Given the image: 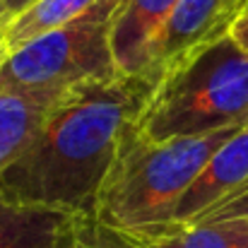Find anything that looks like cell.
<instances>
[{
  "label": "cell",
  "instance_id": "cell-14",
  "mask_svg": "<svg viewBox=\"0 0 248 248\" xmlns=\"http://www.w3.org/2000/svg\"><path fill=\"white\" fill-rule=\"evenodd\" d=\"M248 10V0H227V7H224V22H227V29L232 31L234 22Z\"/></svg>",
  "mask_w": 248,
  "mask_h": 248
},
{
  "label": "cell",
  "instance_id": "cell-19",
  "mask_svg": "<svg viewBox=\"0 0 248 248\" xmlns=\"http://www.w3.org/2000/svg\"><path fill=\"white\" fill-rule=\"evenodd\" d=\"M133 246H135V244H133ZM135 248H140V246H135Z\"/></svg>",
  "mask_w": 248,
  "mask_h": 248
},
{
  "label": "cell",
  "instance_id": "cell-13",
  "mask_svg": "<svg viewBox=\"0 0 248 248\" xmlns=\"http://www.w3.org/2000/svg\"><path fill=\"white\" fill-rule=\"evenodd\" d=\"M207 219H246L248 222V188L241 190L236 198H232V200L217 205L215 210H210L207 215H202L198 222H207Z\"/></svg>",
  "mask_w": 248,
  "mask_h": 248
},
{
  "label": "cell",
  "instance_id": "cell-5",
  "mask_svg": "<svg viewBox=\"0 0 248 248\" xmlns=\"http://www.w3.org/2000/svg\"><path fill=\"white\" fill-rule=\"evenodd\" d=\"M181 0H121L111 22V51L121 75L155 80L159 39Z\"/></svg>",
  "mask_w": 248,
  "mask_h": 248
},
{
  "label": "cell",
  "instance_id": "cell-18",
  "mask_svg": "<svg viewBox=\"0 0 248 248\" xmlns=\"http://www.w3.org/2000/svg\"><path fill=\"white\" fill-rule=\"evenodd\" d=\"M7 44H5V39H2V34H0V68H2V63H5V58H7Z\"/></svg>",
  "mask_w": 248,
  "mask_h": 248
},
{
  "label": "cell",
  "instance_id": "cell-9",
  "mask_svg": "<svg viewBox=\"0 0 248 248\" xmlns=\"http://www.w3.org/2000/svg\"><path fill=\"white\" fill-rule=\"evenodd\" d=\"M140 248H248L246 219L166 222L135 232H121Z\"/></svg>",
  "mask_w": 248,
  "mask_h": 248
},
{
  "label": "cell",
  "instance_id": "cell-15",
  "mask_svg": "<svg viewBox=\"0 0 248 248\" xmlns=\"http://www.w3.org/2000/svg\"><path fill=\"white\" fill-rule=\"evenodd\" d=\"M232 36H234V41L244 48L248 53V10L234 22V27H232V31H229Z\"/></svg>",
  "mask_w": 248,
  "mask_h": 248
},
{
  "label": "cell",
  "instance_id": "cell-16",
  "mask_svg": "<svg viewBox=\"0 0 248 248\" xmlns=\"http://www.w3.org/2000/svg\"><path fill=\"white\" fill-rule=\"evenodd\" d=\"M12 10H10V5H7V0H0V34L7 29V24L12 22Z\"/></svg>",
  "mask_w": 248,
  "mask_h": 248
},
{
  "label": "cell",
  "instance_id": "cell-4",
  "mask_svg": "<svg viewBox=\"0 0 248 248\" xmlns=\"http://www.w3.org/2000/svg\"><path fill=\"white\" fill-rule=\"evenodd\" d=\"M118 2L101 0L75 22L10 51L0 68V89H70L92 80L118 78L111 51V22Z\"/></svg>",
  "mask_w": 248,
  "mask_h": 248
},
{
  "label": "cell",
  "instance_id": "cell-10",
  "mask_svg": "<svg viewBox=\"0 0 248 248\" xmlns=\"http://www.w3.org/2000/svg\"><path fill=\"white\" fill-rule=\"evenodd\" d=\"M70 215L22 207L0 198V248H53L61 224Z\"/></svg>",
  "mask_w": 248,
  "mask_h": 248
},
{
  "label": "cell",
  "instance_id": "cell-12",
  "mask_svg": "<svg viewBox=\"0 0 248 248\" xmlns=\"http://www.w3.org/2000/svg\"><path fill=\"white\" fill-rule=\"evenodd\" d=\"M53 248H135V246H133V241L125 234L104 227L94 215H70L61 224Z\"/></svg>",
  "mask_w": 248,
  "mask_h": 248
},
{
  "label": "cell",
  "instance_id": "cell-6",
  "mask_svg": "<svg viewBox=\"0 0 248 248\" xmlns=\"http://www.w3.org/2000/svg\"><path fill=\"white\" fill-rule=\"evenodd\" d=\"M244 188H248V125L234 133L202 166L193 186L181 198L171 222H198L202 215L232 200Z\"/></svg>",
  "mask_w": 248,
  "mask_h": 248
},
{
  "label": "cell",
  "instance_id": "cell-17",
  "mask_svg": "<svg viewBox=\"0 0 248 248\" xmlns=\"http://www.w3.org/2000/svg\"><path fill=\"white\" fill-rule=\"evenodd\" d=\"M31 2H36V0H7V5H10L12 15H19V12H22V10H27Z\"/></svg>",
  "mask_w": 248,
  "mask_h": 248
},
{
  "label": "cell",
  "instance_id": "cell-2",
  "mask_svg": "<svg viewBox=\"0 0 248 248\" xmlns=\"http://www.w3.org/2000/svg\"><path fill=\"white\" fill-rule=\"evenodd\" d=\"M244 125H248V53L232 34L164 65L135 118V128L155 140L205 138Z\"/></svg>",
  "mask_w": 248,
  "mask_h": 248
},
{
  "label": "cell",
  "instance_id": "cell-1",
  "mask_svg": "<svg viewBox=\"0 0 248 248\" xmlns=\"http://www.w3.org/2000/svg\"><path fill=\"white\" fill-rule=\"evenodd\" d=\"M152 80L118 75L65 89L29 147L0 173V198L61 215H92L123 130Z\"/></svg>",
  "mask_w": 248,
  "mask_h": 248
},
{
  "label": "cell",
  "instance_id": "cell-7",
  "mask_svg": "<svg viewBox=\"0 0 248 248\" xmlns=\"http://www.w3.org/2000/svg\"><path fill=\"white\" fill-rule=\"evenodd\" d=\"M224 7L227 0H181L176 5L159 39L155 78L173 58L229 34L224 22Z\"/></svg>",
  "mask_w": 248,
  "mask_h": 248
},
{
  "label": "cell",
  "instance_id": "cell-3",
  "mask_svg": "<svg viewBox=\"0 0 248 248\" xmlns=\"http://www.w3.org/2000/svg\"><path fill=\"white\" fill-rule=\"evenodd\" d=\"M239 130L227 128L205 138L155 140L142 135L133 121L121 135L92 215L113 232L171 222L202 166Z\"/></svg>",
  "mask_w": 248,
  "mask_h": 248
},
{
  "label": "cell",
  "instance_id": "cell-8",
  "mask_svg": "<svg viewBox=\"0 0 248 248\" xmlns=\"http://www.w3.org/2000/svg\"><path fill=\"white\" fill-rule=\"evenodd\" d=\"M65 89H0V173L34 140Z\"/></svg>",
  "mask_w": 248,
  "mask_h": 248
},
{
  "label": "cell",
  "instance_id": "cell-11",
  "mask_svg": "<svg viewBox=\"0 0 248 248\" xmlns=\"http://www.w3.org/2000/svg\"><path fill=\"white\" fill-rule=\"evenodd\" d=\"M99 2L101 0H36L31 2L27 10L15 15L7 29L2 31L7 51H15L46 31H53L58 27L75 22Z\"/></svg>",
  "mask_w": 248,
  "mask_h": 248
}]
</instances>
